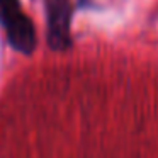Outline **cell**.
<instances>
[{
  "instance_id": "6da1fadb",
  "label": "cell",
  "mask_w": 158,
  "mask_h": 158,
  "mask_svg": "<svg viewBox=\"0 0 158 158\" xmlns=\"http://www.w3.org/2000/svg\"><path fill=\"white\" fill-rule=\"evenodd\" d=\"M0 26L7 32L10 46L29 55L36 48V31L17 0H0Z\"/></svg>"
},
{
  "instance_id": "7a4b0ae2",
  "label": "cell",
  "mask_w": 158,
  "mask_h": 158,
  "mask_svg": "<svg viewBox=\"0 0 158 158\" xmlns=\"http://www.w3.org/2000/svg\"><path fill=\"white\" fill-rule=\"evenodd\" d=\"M46 17H48V43L53 49L61 51L72 44L70 21L72 4L70 0H44Z\"/></svg>"
}]
</instances>
